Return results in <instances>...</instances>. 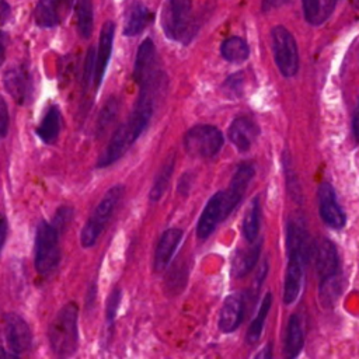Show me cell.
Returning <instances> with one entry per match:
<instances>
[{
    "label": "cell",
    "mask_w": 359,
    "mask_h": 359,
    "mask_svg": "<svg viewBox=\"0 0 359 359\" xmlns=\"http://www.w3.org/2000/svg\"><path fill=\"white\" fill-rule=\"evenodd\" d=\"M114 35H115V24L112 21H107L100 34L98 50H97V57H95V73H94L95 88H98L101 86L105 70L108 67V62H109L111 52H112Z\"/></svg>",
    "instance_id": "17"
},
{
    "label": "cell",
    "mask_w": 359,
    "mask_h": 359,
    "mask_svg": "<svg viewBox=\"0 0 359 359\" xmlns=\"http://www.w3.org/2000/svg\"><path fill=\"white\" fill-rule=\"evenodd\" d=\"M188 276H189V266H188L187 264H182V265L175 266V268L167 275V279H165V292H167L170 296H174V294L181 293V290H182L184 286L187 285Z\"/></svg>",
    "instance_id": "33"
},
{
    "label": "cell",
    "mask_w": 359,
    "mask_h": 359,
    "mask_svg": "<svg viewBox=\"0 0 359 359\" xmlns=\"http://www.w3.org/2000/svg\"><path fill=\"white\" fill-rule=\"evenodd\" d=\"M4 337L10 352L15 356L27 352L32 345V334L28 324L15 313L4 316Z\"/></svg>",
    "instance_id": "11"
},
{
    "label": "cell",
    "mask_w": 359,
    "mask_h": 359,
    "mask_svg": "<svg viewBox=\"0 0 359 359\" xmlns=\"http://www.w3.org/2000/svg\"><path fill=\"white\" fill-rule=\"evenodd\" d=\"M76 18H77V31L81 38L88 39L93 32L94 25V13L91 0H77L76 3Z\"/></svg>",
    "instance_id": "30"
},
{
    "label": "cell",
    "mask_w": 359,
    "mask_h": 359,
    "mask_svg": "<svg viewBox=\"0 0 359 359\" xmlns=\"http://www.w3.org/2000/svg\"><path fill=\"white\" fill-rule=\"evenodd\" d=\"M59 1H60L65 7H67V8L72 7V3H73V0H59Z\"/></svg>",
    "instance_id": "47"
},
{
    "label": "cell",
    "mask_w": 359,
    "mask_h": 359,
    "mask_svg": "<svg viewBox=\"0 0 359 359\" xmlns=\"http://www.w3.org/2000/svg\"><path fill=\"white\" fill-rule=\"evenodd\" d=\"M0 126H1V130H0V135L1 137H6L7 136V130H8V111H7V104L4 100H1V111H0Z\"/></svg>",
    "instance_id": "40"
},
{
    "label": "cell",
    "mask_w": 359,
    "mask_h": 359,
    "mask_svg": "<svg viewBox=\"0 0 359 359\" xmlns=\"http://www.w3.org/2000/svg\"><path fill=\"white\" fill-rule=\"evenodd\" d=\"M310 258H313L320 280L339 273L338 251L335 244L328 238H318L311 244Z\"/></svg>",
    "instance_id": "10"
},
{
    "label": "cell",
    "mask_w": 359,
    "mask_h": 359,
    "mask_svg": "<svg viewBox=\"0 0 359 359\" xmlns=\"http://www.w3.org/2000/svg\"><path fill=\"white\" fill-rule=\"evenodd\" d=\"M271 304H272V293H266L258 307V311L254 317V320L251 321L248 330H247V334H245V339L248 344H257L261 338V334H262V330H264V324H265V320H266V316L269 313V309H271Z\"/></svg>",
    "instance_id": "28"
},
{
    "label": "cell",
    "mask_w": 359,
    "mask_h": 359,
    "mask_svg": "<svg viewBox=\"0 0 359 359\" xmlns=\"http://www.w3.org/2000/svg\"><path fill=\"white\" fill-rule=\"evenodd\" d=\"M7 219L3 216V220H1V247H4V243H6V237H7Z\"/></svg>",
    "instance_id": "46"
},
{
    "label": "cell",
    "mask_w": 359,
    "mask_h": 359,
    "mask_svg": "<svg viewBox=\"0 0 359 359\" xmlns=\"http://www.w3.org/2000/svg\"><path fill=\"white\" fill-rule=\"evenodd\" d=\"M304 18L311 25L323 24L334 11L335 0H302Z\"/></svg>",
    "instance_id": "24"
},
{
    "label": "cell",
    "mask_w": 359,
    "mask_h": 359,
    "mask_svg": "<svg viewBox=\"0 0 359 359\" xmlns=\"http://www.w3.org/2000/svg\"><path fill=\"white\" fill-rule=\"evenodd\" d=\"M317 195H318V212L323 222L334 230L342 229L346 223V216L337 201V195L332 185L328 182H323L318 187Z\"/></svg>",
    "instance_id": "12"
},
{
    "label": "cell",
    "mask_w": 359,
    "mask_h": 359,
    "mask_svg": "<svg viewBox=\"0 0 359 359\" xmlns=\"http://www.w3.org/2000/svg\"><path fill=\"white\" fill-rule=\"evenodd\" d=\"M168 77L161 70L151 72L140 84L139 98L126 118V121L114 132L105 150L100 154L97 167L105 168L119 160L128 149L139 139L149 126V122L156 111L157 101L165 93Z\"/></svg>",
    "instance_id": "1"
},
{
    "label": "cell",
    "mask_w": 359,
    "mask_h": 359,
    "mask_svg": "<svg viewBox=\"0 0 359 359\" xmlns=\"http://www.w3.org/2000/svg\"><path fill=\"white\" fill-rule=\"evenodd\" d=\"M73 217V209L70 206H62L56 210V215L52 220V224L59 230L63 231L66 229V226L69 224V222Z\"/></svg>",
    "instance_id": "36"
},
{
    "label": "cell",
    "mask_w": 359,
    "mask_h": 359,
    "mask_svg": "<svg viewBox=\"0 0 359 359\" xmlns=\"http://www.w3.org/2000/svg\"><path fill=\"white\" fill-rule=\"evenodd\" d=\"M283 168H285V175H286V185L289 189L290 196L296 201L300 202L302 201V191H300V185L297 181V177L294 174V170L292 167V161H290V156L285 151L283 153Z\"/></svg>",
    "instance_id": "34"
},
{
    "label": "cell",
    "mask_w": 359,
    "mask_h": 359,
    "mask_svg": "<svg viewBox=\"0 0 359 359\" xmlns=\"http://www.w3.org/2000/svg\"><path fill=\"white\" fill-rule=\"evenodd\" d=\"M35 269L42 276L52 275L60 261L59 230L46 222H41L35 231Z\"/></svg>",
    "instance_id": "4"
},
{
    "label": "cell",
    "mask_w": 359,
    "mask_h": 359,
    "mask_svg": "<svg viewBox=\"0 0 359 359\" xmlns=\"http://www.w3.org/2000/svg\"><path fill=\"white\" fill-rule=\"evenodd\" d=\"M3 83L17 104H24L28 100L31 94V77L25 66H10L3 74Z\"/></svg>",
    "instance_id": "13"
},
{
    "label": "cell",
    "mask_w": 359,
    "mask_h": 359,
    "mask_svg": "<svg viewBox=\"0 0 359 359\" xmlns=\"http://www.w3.org/2000/svg\"><path fill=\"white\" fill-rule=\"evenodd\" d=\"M304 345V328L299 314H292L285 334V355L287 358H296Z\"/></svg>",
    "instance_id": "21"
},
{
    "label": "cell",
    "mask_w": 359,
    "mask_h": 359,
    "mask_svg": "<svg viewBox=\"0 0 359 359\" xmlns=\"http://www.w3.org/2000/svg\"><path fill=\"white\" fill-rule=\"evenodd\" d=\"M119 107L121 102L116 97H111L101 108L100 115L97 118V123H95V133L100 136L102 135L109 126L111 123L115 121L118 112H119Z\"/></svg>",
    "instance_id": "31"
},
{
    "label": "cell",
    "mask_w": 359,
    "mask_h": 359,
    "mask_svg": "<svg viewBox=\"0 0 359 359\" xmlns=\"http://www.w3.org/2000/svg\"><path fill=\"white\" fill-rule=\"evenodd\" d=\"M266 272H268V262L264 261L262 265L258 268V273H257V276H255V279H254V290H255V292L259 289L262 280H264L265 276H266Z\"/></svg>",
    "instance_id": "42"
},
{
    "label": "cell",
    "mask_w": 359,
    "mask_h": 359,
    "mask_svg": "<svg viewBox=\"0 0 359 359\" xmlns=\"http://www.w3.org/2000/svg\"><path fill=\"white\" fill-rule=\"evenodd\" d=\"M310 258V251L289 250L287 268L283 283V303L292 304L300 296L304 280V265Z\"/></svg>",
    "instance_id": "9"
},
{
    "label": "cell",
    "mask_w": 359,
    "mask_h": 359,
    "mask_svg": "<svg viewBox=\"0 0 359 359\" xmlns=\"http://www.w3.org/2000/svg\"><path fill=\"white\" fill-rule=\"evenodd\" d=\"M352 135L356 143H359V101L355 107L353 115H352Z\"/></svg>",
    "instance_id": "43"
},
{
    "label": "cell",
    "mask_w": 359,
    "mask_h": 359,
    "mask_svg": "<svg viewBox=\"0 0 359 359\" xmlns=\"http://www.w3.org/2000/svg\"><path fill=\"white\" fill-rule=\"evenodd\" d=\"M234 209L230 206L226 191H219L205 205V209L199 217L196 226V236L199 240H206Z\"/></svg>",
    "instance_id": "8"
},
{
    "label": "cell",
    "mask_w": 359,
    "mask_h": 359,
    "mask_svg": "<svg viewBox=\"0 0 359 359\" xmlns=\"http://www.w3.org/2000/svg\"><path fill=\"white\" fill-rule=\"evenodd\" d=\"M351 3H352L355 7L359 8V0H351Z\"/></svg>",
    "instance_id": "48"
},
{
    "label": "cell",
    "mask_w": 359,
    "mask_h": 359,
    "mask_svg": "<svg viewBox=\"0 0 359 359\" xmlns=\"http://www.w3.org/2000/svg\"><path fill=\"white\" fill-rule=\"evenodd\" d=\"M77 304L70 302L65 304L50 321L48 328V338L52 351L60 356L67 358L76 353L79 346V328H77Z\"/></svg>",
    "instance_id": "2"
},
{
    "label": "cell",
    "mask_w": 359,
    "mask_h": 359,
    "mask_svg": "<svg viewBox=\"0 0 359 359\" xmlns=\"http://www.w3.org/2000/svg\"><path fill=\"white\" fill-rule=\"evenodd\" d=\"M60 111L56 105H52L46 109L39 126L36 128L38 137L46 143L53 144L57 140L60 132Z\"/></svg>",
    "instance_id": "23"
},
{
    "label": "cell",
    "mask_w": 359,
    "mask_h": 359,
    "mask_svg": "<svg viewBox=\"0 0 359 359\" xmlns=\"http://www.w3.org/2000/svg\"><path fill=\"white\" fill-rule=\"evenodd\" d=\"M1 22H6L8 14H10V6L7 4L6 0H1Z\"/></svg>",
    "instance_id": "44"
},
{
    "label": "cell",
    "mask_w": 359,
    "mask_h": 359,
    "mask_svg": "<svg viewBox=\"0 0 359 359\" xmlns=\"http://www.w3.org/2000/svg\"><path fill=\"white\" fill-rule=\"evenodd\" d=\"M259 227H261V205H259V199L254 198L250 202L243 219L244 238L248 243H254L255 240H258Z\"/></svg>",
    "instance_id": "25"
},
{
    "label": "cell",
    "mask_w": 359,
    "mask_h": 359,
    "mask_svg": "<svg viewBox=\"0 0 359 359\" xmlns=\"http://www.w3.org/2000/svg\"><path fill=\"white\" fill-rule=\"evenodd\" d=\"M258 135H259V128L254 121H251L247 116L236 118L227 130V136L230 142L241 153H245L251 149Z\"/></svg>",
    "instance_id": "14"
},
{
    "label": "cell",
    "mask_w": 359,
    "mask_h": 359,
    "mask_svg": "<svg viewBox=\"0 0 359 359\" xmlns=\"http://www.w3.org/2000/svg\"><path fill=\"white\" fill-rule=\"evenodd\" d=\"M59 0H38L34 10V20L38 27L52 28L59 24Z\"/></svg>",
    "instance_id": "26"
},
{
    "label": "cell",
    "mask_w": 359,
    "mask_h": 359,
    "mask_svg": "<svg viewBox=\"0 0 359 359\" xmlns=\"http://www.w3.org/2000/svg\"><path fill=\"white\" fill-rule=\"evenodd\" d=\"M174 163H175V158L174 156H170L165 163L161 165V168L158 170L156 178H154V182L151 185V189H150V194H149V198L151 202H157L161 199V196L165 194V189L170 184V180L172 177V171H174Z\"/></svg>",
    "instance_id": "29"
},
{
    "label": "cell",
    "mask_w": 359,
    "mask_h": 359,
    "mask_svg": "<svg viewBox=\"0 0 359 359\" xmlns=\"http://www.w3.org/2000/svg\"><path fill=\"white\" fill-rule=\"evenodd\" d=\"M254 174H255V168L252 164L241 163L240 165H237L231 177L230 185L227 188V194L236 203H240V201L243 199V195L247 191Z\"/></svg>",
    "instance_id": "22"
},
{
    "label": "cell",
    "mask_w": 359,
    "mask_h": 359,
    "mask_svg": "<svg viewBox=\"0 0 359 359\" xmlns=\"http://www.w3.org/2000/svg\"><path fill=\"white\" fill-rule=\"evenodd\" d=\"M341 290H342V282H341L339 273L320 280L318 296H320L323 306H331L339 296Z\"/></svg>",
    "instance_id": "32"
},
{
    "label": "cell",
    "mask_w": 359,
    "mask_h": 359,
    "mask_svg": "<svg viewBox=\"0 0 359 359\" xmlns=\"http://www.w3.org/2000/svg\"><path fill=\"white\" fill-rule=\"evenodd\" d=\"M122 194H123V187L115 185L109 188L107 194L102 196V199L98 202L93 215L87 219L80 234V243L84 248H90L97 243L98 237L101 236L107 223L109 222Z\"/></svg>",
    "instance_id": "5"
},
{
    "label": "cell",
    "mask_w": 359,
    "mask_h": 359,
    "mask_svg": "<svg viewBox=\"0 0 359 359\" xmlns=\"http://www.w3.org/2000/svg\"><path fill=\"white\" fill-rule=\"evenodd\" d=\"M244 316V296L241 293L229 294L222 306L219 316V328L220 331L229 334L236 331Z\"/></svg>",
    "instance_id": "15"
},
{
    "label": "cell",
    "mask_w": 359,
    "mask_h": 359,
    "mask_svg": "<svg viewBox=\"0 0 359 359\" xmlns=\"http://www.w3.org/2000/svg\"><path fill=\"white\" fill-rule=\"evenodd\" d=\"M156 70V48L151 39H144L136 53L135 66H133V79L139 86L144 81V79Z\"/></svg>",
    "instance_id": "18"
},
{
    "label": "cell",
    "mask_w": 359,
    "mask_h": 359,
    "mask_svg": "<svg viewBox=\"0 0 359 359\" xmlns=\"http://www.w3.org/2000/svg\"><path fill=\"white\" fill-rule=\"evenodd\" d=\"M121 289L115 287L109 297H108V302H107V321L111 324L115 318V314H116V310H118V306H119V302H121Z\"/></svg>",
    "instance_id": "37"
},
{
    "label": "cell",
    "mask_w": 359,
    "mask_h": 359,
    "mask_svg": "<svg viewBox=\"0 0 359 359\" xmlns=\"http://www.w3.org/2000/svg\"><path fill=\"white\" fill-rule=\"evenodd\" d=\"M261 245H262V240L259 238L258 241L255 240L250 247L238 248L234 252L231 269L236 278L240 279L247 276L251 272V269L257 265L261 254Z\"/></svg>",
    "instance_id": "19"
},
{
    "label": "cell",
    "mask_w": 359,
    "mask_h": 359,
    "mask_svg": "<svg viewBox=\"0 0 359 359\" xmlns=\"http://www.w3.org/2000/svg\"><path fill=\"white\" fill-rule=\"evenodd\" d=\"M290 0H262L261 1V10L264 11V13H268V11H272V10H275V8H278V7H280V6H283V4H286V3H289Z\"/></svg>",
    "instance_id": "41"
},
{
    "label": "cell",
    "mask_w": 359,
    "mask_h": 359,
    "mask_svg": "<svg viewBox=\"0 0 359 359\" xmlns=\"http://www.w3.org/2000/svg\"><path fill=\"white\" fill-rule=\"evenodd\" d=\"M95 50L94 48H90L87 52V57H86V63H84V70H83V83L84 86H88L93 73H95Z\"/></svg>",
    "instance_id": "38"
},
{
    "label": "cell",
    "mask_w": 359,
    "mask_h": 359,
    "mask_svg": "<svg viewBox=\"0 0 359 359\" xmlns=\"http://www.w3.org/2000/svg\"><path fill=\"white\" fill-rule=\"evenodd\" d=\"M223 90L227 95L233 98H238L243 94L244 90V74L241 72L230 74L226 81L223 83Z\"/></svg>",
    "instance_id": "35"
},
{
    "label": "cell",
    "mask_w": 359,
    "mask_h": 359,
    "mask_svg": "<svg viewBox=\"0 0 359 359\" xmlns=\"http://www.w3.org/2000/svg\"><path fill=\"white\" fill-rule=\"evenodd\" d=\"M153 20V13L140 1H135L126 11V20L123 25V34L126 36H135L140 34Z\"/></svg>",
    "instance_id": "20"
},
{
    "label": "cell",
    "mask_w": 359,
    "mask_h": 359,
    "mask_svg": "<svg viewBox=\"0 0 359 359\" xmlns=\"http://www.w3.org/2000/svg\"><path fill=\"white\" fill-rule=\"evenodd\" d=\"M223 142V133L216 126L199 123L187 130L184 149L191 157L209 158L220 151Z\"/></svg>",
    "instance_id": "6"
},
{
    "label": "cell",
    "mask_w": 359,
    "mask_h": 359,
    "mask_svg": "<svg viewBox=\"0 0 359 359\" xmlns=\"http://www.w3.org/2000/svg\"><path fill=\"white\" fill-rule=\"evenodd\" d=\"M182 230L181 229H177V227H171V229H167L158 243H157V247H156V252H154V271L156 272H163L172 255L175 254L181 240H182Z\"/></svg>",
    "instance_id": "16"
},
{
    "label": "cell",
    "mask_w": 359,
    "mask_h": 359,
    "mask_svg": "<svg viewBox=\"0 0 359 359\" xmlns=\"http://www.w3.org/2000/svg\"><path fill=\"white\" fill-rule=\"evenodd\" d=\"M275 63L283 77H293L299 70V52L293 35L282 25L271 29Z\"/></svg>",
    "instance_id": "7"
},
{
    "label": "cell",
    "mask_w": 359,
    "mask_h": 359,
    "mask_svg": "<svg viewBox=\"0 0 359 359\" xmlns=\"http://www.w3.org/2000/svg\"><path fill=\"white\" fill-rule=\"evenodd\" d=\"M195 181V174L194 172H185L181 175V180L178 181L177 189L182 196H188V194L191 192L192 184Z\"/></svg>",
    "instance_id": "39"
},
{
    "label": "cell",
    "mask_w": 359,
    "mask_h": 359,
    "mask_svg": "<svg viewBox=\"0 0 359 359\" xmlns=\"http://www.w3.org/2000/svg\"><path fill=\"white\" fill-rule=\"evenodd\" d=\"M222 56L231 63H241L250 56L248 43L240 36H230L223 41L220 46Z\"/></svg>",
    "instance_id": "27"
},
{
    "label": "cell",
    "mask_w": 359,
    "mask_h": 359,
    "mask_svg": "<svg viewBox=\"0 0 359 359\" xmlns=\"http://www.w3.org/2000/svg\"><path fill=\"white\" fill-rule=\"evenodd\" d=\"M272 356V348L271 345H266L264 346V349L258 353H255V358H271Z\"/></svg>",
    "instance_id": "45"
},
{
    "label": "cell",
    "mask_w": 359,
    "mask_h": 359,
    "mask_svg": "<svg viewBox=\"0 0 359 359\" xmlns=\"http://www.w3.org/2000/svg\"><path fill=\"white\" fill-rule=\"evenodd\" d=\"M191 0H165L161 11V27L164 35L171 41L187 43L198 29L191 20Z\"/></svg>",
    "instance_id": "3"
}]
</instances>
